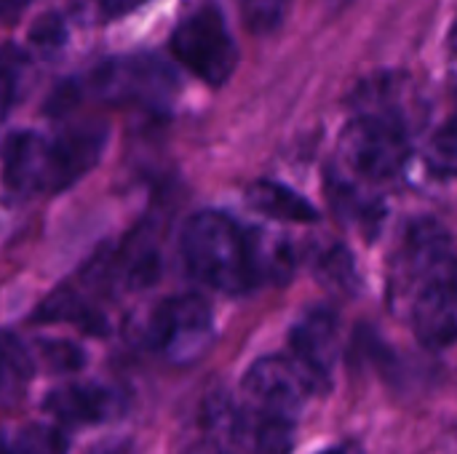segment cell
<instances>
[{"instance_id": "cell-1", "label": "cell", "mask_w": 457, "mask_h": 454, "mask_svg": "<svg viewBox=\"0 0 457 454\" xmlns=\"http://www.w3.org/2000/svg\"><path fill=\"white\" fill-rule=\"evenodd\" d=\"M182 254L190 273L212 289L236 294L257 284L254 244L225 214L201 211L182 230Z\"/></svg>"}, {"instance_id": "cell-2", "label": "cell", "mask_w": 457, "mask_h": 454, "mask_svg": "<svg viewBox=\"0 0 457 454\" xmlns=\"http://www.w3.org/2000/svg\"><path fill=\"white\" fill-rule=\"evenodd\" d=\"M321 383L292 356H265L254 361L241 383L244 407L254 420L295 425Z\"/></svg>"}, {"instance_id": "cell-3", "label": "cell", "mask_w": 457, "mask_h": 454, "mask_svg": "<svg viewBox=\"0 0 457 454\" xmlns=\"http://www.w3.org/2000/svg\"><path fill=\"white\" fill-rule=\"evenodd\" d=\"M171 54L185 70L214 88L230 80L238 62L236 40L225 16L214 5H201L177 24L171 35Z\"/></svg>"}, {"instance_id": "cell-4", "label": "cell", "mask_w": 457, "mask_h": 454, "mask_svg": "<svg viewBox=\"0 0 457 454\" xmlns=\"http://www.w3.org/2000/svg\"><path fill=\"white\" fill-rule=\"evenodd\" d=\"M340 158L345 169L364 182L396 177L410 158L404 123L394 115H359L340 136Z\"/></svg>"}, {"instance_id": "cell-5", "label": "cell", "mask_w": 457, "mask_h": 454, "mask_svg": "<svg viewBox=\"0 0 457 454\" xmlns=\"http://www.w3.org/2000/svg\"><path fill=\"white\" fill-rule=\"evenodd\" d=\"M214 343V318L201 297L163 300L147 321V345L169 364H193Z\"/></svg>"}, {"instance_id": "cell-6", "label": "cell", "mask_w": 457, "mask_h": 454, "mask_svg": "<svg viewBox=\"0 0 457 454\" xmlns=\"http://www.w3.org/2000/svg\"><path fill=\"white\" fill-rule=\"evenodd\" d=\"M171 88L174 78L153 56L115 59L91 75V91L110 104H158Z\"/></svg>"}, {"instance_id": "cell-7", "label": "cell", "mask_w": 457, "mask_h": 454, "mask_svg": "<svg viewBox=\"0 0 457 454\" xmlns=\"http://www.w3.org/2000/svg\"><path fill=\"white\" fill-rule=\"evenodd\" d=\"M5 185L16 193H54L59 190L54 139L35 131H13L3 150Z\"/></svg>"}, {"instance_id": "cell-8", "label": "cell", "mask_w": 457, "mask_h": 454, "mask_svg": "<svg viewBox=\"0 0 457 454\" xmlns=\"http://www.w3.org/2000/svg\"><path fill=\"white\" fill-rule=\"evenodd\" d=\"M43 409L62 428H88L118 417L123 409V396L99 383H70L54 388L46 396Z\"/></svg>"}, {"instance_id": "cell-9", "label": "cell", "mask_w": 457, "mask_h": 454, "mask_svg": "<svg viewBox=\"0 0 457 454\" xmlns=\"http://www.w3.org/2000/svg\"><path fill=\"white\" fill-rule=\"evenodd\" d=\"M289 345L295 359L324 385L340 359V318L329 308L305 310L292 326Z\"/></svg>"}, {"instance_id": "cell-10", "label": "cell", "mask_w": 457, "mask_h": 454, "mask_svg": "<svg viewBox=\"0 0 457 454\" xmlns=\"http://www.w3.org/2000/svg\"><path fill=\"white\" fill-rule=\"evenodd\" d=\"M412 329L428 348H447L457 343V286L434 281L423 286L412 302Z\"/></svg>"}, {"instance_id": "cell-11", "label": "cell", "mask_w": 457, "mask_h": 454, "mask_svg": "<svg viewBox=\"0 0 457 454\" xmlns=\"http://www.w3.org/2000/svg\"><path fill=\"white\" fill-rule=\"evenodd\" d=\"M107 131L102 126H78L54 139V158H56V177L59 190L72 185L83 177L99 158L104 147Z\"/></svg>"}, {"instance_id": "cell-12", "label": "cell", "mask_w": 457, "mask_h": 454, "mask_svg": "<svg viewBox=\"0 0 457 454\" xmlns=\"http://www.w3.org/2000/svg\"><path fill=\"white\" fill-rule=\"evenodd\" d=\"M249 203L262 211L265 217L273 219H287V222H303L311 225L319 219V211L311 201L297 195L295 190L278 185V182H257L249 187Z\"/></svg>"}, {"instance_id": "cell-13", "label": "cell", "mask_w": 457, "mask_h": 454, "mask_svg": "<svg viewBox=\"0 0 457 454\" xmlns=\"http://www.w3.org/2000/svg\"><path fill=\"white\" fill-rule=\"evenodd\" d=\"M5 454H67L59 425H24L5 439Z\"/></svg>"}, {"instance_id": "cell-14", "label": "cell", "mask_w": 457, "mask_h": 454, "mask_svg": "<svg viewBox=\"0 0 457 454\" xmlns=\"http://www.w3.org/2000/svg\"><path fill=\"white\" fill-rule=\"evenodd\" d=\"M426 163L436 177H457V118L434 131L426 147Z\"/></svg>"}, {"instance_id": "cell-15", "label": "cell", "mask_w": 457, "mask_h": 454, "mask_svg": "<svg viewBox=\"0 0 457 454\" xmlns=\"http://www.w3.org/2000/svg\"><path fill=\"white\" fill-rule=\"evenodd\" d=\"M287 8H289V0H244L241 3L244 21L249 32L254 35L276 32L287 16Z\"/></svg>"}, {"instance_id": "cell-16", "label": "cell", "mask_w": 457, "mask_h": 454, "mask_svg": "<svg viewBox=\"0 0 457 454\" xmlns=\"http://www.w3.org/2000/svg\"><path fill=\"white\" fill-rule=\"evenodd\" d=\"M29 377H32V359L27 356L21 343H16L13 334H5V345H3V385H5V393H11L13 385L21 388Z\"/></svg>"}, {"instance_id": "cell-17", "label": "cell", "mask_w": 457, "mask_h": 454, "mask_svg": "<svg viewBox=\"0 0 457 454\" xmlns=\"http://www.w3.org/2000/svg\"><path fill=\"white\" fill-rule=\"evenodd\" d=\"M319 276L335 286V289H343L348 292L356 281L353 276V262L348 257L345 249H327L324 254H319Z\"/></svg>"}, {"instance_id": "cell-18", "label": "cell", "mask_w": 457, "mask_h": 454, "mask_svg": "<svg viewBox=\"0 0 457 454\" xmlns=\"http://www.w3.org/2000/svg\"><path fill=\"white\" fill-rule=\"evenodd\" d=\"M40 353L54 372H78L86 361L83 351L70 343H40Z\"/></svg>"}, {"instance_id": "cell-19", "label": "cell", "mask_w": 457, "mask_h": 454, "mask_svg": "<svg viewBox=\"0 0 457 454\" xmlns=\"http://www.w3.org/2000/svg\"><path fill=\"white\" fill-rule=\"evenodd\" d=\"M27 59L21 54H16L13 48L5 51V110L13 107L16 96L24 91L27 86Z\"/></svg>"}, {"instance_id": "cell-20", "label": "cell", "mask_w": 457, "mask_h": 454, "mask_svg": "<svg viewBox=\"0 0 457 454\" xmlns=\"http://www.w3.org/2000/svg\"><path fill=\"white\" fill-rule=\"evenodd\" d=\"M319 454H364V450L356 442H340V444H335V447H329V450Z\"/></svg>"}, {"instance_id": "cell-21", "label": "cell", "mask_w": 457, "mask_h": 454, "mask_svg": "<svg viewBox=\"0 0 457 454\" xmlns=\"http://www.w3.org/2000/svg\"><path fill=\"white\" fill-rule=\"evenodd\" d=\"M139 3H145V0H102V5L112 13H123L129 8H137Z\"/></svg>"}, {"instance_id": "cell-22", "label": "cell", "mask_w": 457, "mask_h": 454, "mask_svg": "<svg viewBox=\"0 0 457 454\" xmlns=\"http://www.w3.org/2000/svg\"><path fill=\"white\" fill-rule=\"evenodd\" d=\"M447 281L457 286V254H455V262H453V268H450V276H447Z\"/></svg>"}, {"instance_id": "cell-23", "label": "cell", "mask_w": 457, "mask_h": 454, "mask_svg": "<svg viewBox=\"0 0 457 454\" xmlns=\"http://www.w3.org/2000/svg\"><path fill=\"white\" fill-rule=\"evenodd\" d=\"M450 45H453V51L457 54V19H455V27H453V32H450Z\"/></svg>"}, {"instance_id": "cell-24", "label": "cell", "mask_w": 457, "mask_h": 454, "mask_svg": "<svg viewBox=\"0 0 457 454\" xmlns=\"http://www.w3.org/2000/svg\"><path fill=\"white\" fill-rule=\"evenodd\" d=\"M24 3H27V0H5V5H8V8H13V5H24Z\"/></svg>"}]
</instances>
